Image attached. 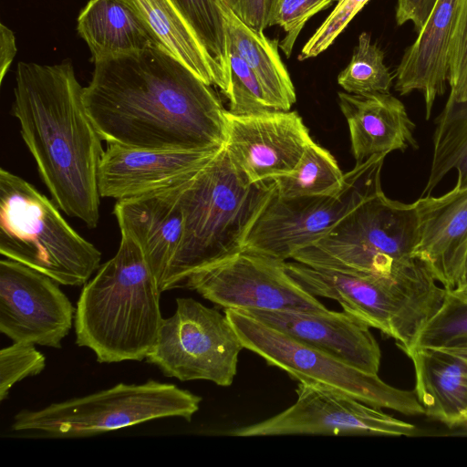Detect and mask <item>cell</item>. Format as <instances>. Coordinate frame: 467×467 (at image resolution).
<instances>
[{
	"mask_svg": "<svg viewBox=\"0 0 467 467\" xmlns=\"http://www.w3.org/2000/svg\"><path fill=\"white\" fill-rule=\"evenodd\" d=\"M94 66L83 98L107 144L146 150L224 146L227 110L211 85L165 50L152 45Z\"/></svg>",
	"mask_w": 467,
	"mask_h": 467,
	"instance_id": "1",
	"label": "cell"
},
{
	"mask_svg": "<svg viewBox=\"0 0 467 467\" xmlns=\"http://www.w3.org/2000/svg\"><path fill=\"white\" fill-rule=\"evenodd\" d=\"M83 94L70 61L18 62L12 114L53 201L93 229L99 220L98 171L104 150Z\"/></svg>",
	"mask_w": 467,
	"mask_h": 467,
	"instance_id": "2",
	"label": "cell"
},
{
	"mask_svg": "<svg viewBox=\"0 0 467 467\" xmlns=\"http://www.w3.org/2000/svg\"><path fill=\"white\" fill-rule=\"evenodd\" d=\"M120 234L115 255L84 285L74 318L77 345L100 363L146 358L163 321L158 280L139 244Z\"/></svg>",
	"mask_w": 467,
	"mask_h": 467,
	"instance_id": "3",
	"label": "cell"
},
{
	"mask_svg": "<svg viewBox=\"0 0 467 467\" xmlns=\"http://www.w3.org/2000/svg\"><path fill=\"white\" fill-rule=\"evenodd\" d=\"M274 190V180L246 184L223 146L182 193L183 236L161 292L182 286L193 272L243 250Z\"/></svg>",
	"mask_w": 467,
	"mask_h": 467,
	"instance_id": "4",
	"label": "cell"
},
{
	"mask_svg": "<svg viewBox=\"0 0 467 467\" xmlns=\"http://www.w3.org/2000/svg\"><path fill=\"white\" fill-rule=\"evenodd\" d=\"M0 253L63 285H85L101 253L25 179L0 170Z\"/></svg>",
	"mask_w": 467,
	"mask_h": 467,
	"instance_id": "5",
	"label": "cell"
},
{
	"mask_svg": "<svg viewBox=\"0 0 467 467\" xmlns=\"http://www.w3.org/2000/svg\"><path fill=\"white\" fill-rule=\"evenodd\" d=\"M201 401L200 396L171 383H119L43 409L22 410L15 415L12 430L42 438H85L161 418L191 421Z\"/></svg>",
	"mask_w": 467,
	"mask_h": 467,
	"instance_id": "6",
	"label": "cell"
},
{
	"mask_svg": "<svg viewBox=\"0 0 467 467\" xmlns=\"http://www.w3.org/2000/svg\"><path fill=\"white\" fill-rule=\"evenodd\" d=\"M306 292L337 301L345 313L395 339L405 353L442 304L447 289L431 274L406 280H382L342 271L285 263Z\"/></svg>",
	"mask_w": 467,
	"mask_h": 467,
	"instance_id": "7",
	"label": "cell"
},
{
	"mask_svg": "<svg viewBox=\"0 0 467 467\" xmlns=\"http://www.w3.org/2000/svg\"><path fill=\"white\" fill-rule=\"evenodd\" d=\"M244 348L270 366L285 371L298 382L315 383L348 395L379 409L400 413L424 414L414 389L405 390L383 381L332 355L301 343L250 315L224 309Z\"/></svg>",
	"mask_w": 467,
	"mask_h": 467,
	"instance_id": "8",
	"label": "cell"
},
{
	"mask_svg": "<svg viewBox=\"0 0 467 467\" xmlns=\"http://www.w3.org/2000/svg\"><path fill=\"white\" fill-rule=\"evenodd\" d=\"M385 157L375 155L356 164L346 174V185L337 195L286 198L279 196L275 189L252 225L243 249L281 261L291 259L381 190Z\"/></svg>",
	"mask_w": 467,
	"mask_h": 467,
	"instance_id": "9",
	"label": "cell"
},
{
	"mask_svg": "<svg viewBox=\"0 0 467 467\" xmlns=\"http://www.w3.org/2000/svg\"><path fill=\"white\" fill-rule=\"evenodd\" d=\"M243 348L225 314L193 298L179 297L174 314L163 318L146 359L166 377L181 381L209 380L228 387L237 373Z\"/></svg>",
	"mask_w": 467,
	"mask_h": 467,
	"instance_id": "10",
	"label": "cell"
},
{
	"mask_svg": "<svg viewBox=\"0 0 467 467\" xmlns=\"http://www.w3.org/2000/svg\"><path fill=\"white\" fill-rule=\"evenodd\" d=\"M285 263L243 249L193 272L183 285L224 309L327 311L290 276Z\"/></svg>",
	"mask_w": 467,
	"mask_h": 467,
	"instance_id": "11",
	"label": "cell"
},
{
	"mask_svg": "<svg viewBox=\"0 0 467 467\" xmlns=\"http://www.w3.org/2000/svg\"><path fill=\"white\" fill-rule=\"evenodd\" d=\"M296 402L263 421L231 430L230 436L381 435L413 436L414 425L348 395L315 383L298 382Z\"/></svg>",
	"mask_w": 467,
	"mask_h": 467,
	"instance_id": "12",
	"label": "cell"
},
{
	"mask_svg": "<svg viewBox=\"0 0 467 467\" xmlns=\"http://www.w3.org/2000/svg\"><path fill=\"white\" fill-rule=\"evenodd\" d=\"M49 276L11 259L0 261V331L13 342L61 348L76 308Z\"/></svg>",
	"mask_w": 467,
	"mask_h": 467,
	"instance_id": "13",
	"label": "cell"
},
{
	"mask_svg": "<svg viewBox=\"0 0 467 467\" xmlns=\"http://www.w3.org/2000/svg\"><path fill=\"white\" fill-rule=\"evenodd\" d=\"M310 140L296 111L272 109L246 115L226 111L224 148L246 184L293 173Z\"/></svg>",
	"mask_w": 467,
	"mask_h": 467,
	"instance_id": "14",
	"label": "cell"
},
{
	"mask_svg": "<svg viewBox=\"0 0 467 467\" xmlns=\"http://www.w3.org/2000/svg\"><path fill=\"white\" fill-rule=\"evenodd\" d=\"M418 234L414 203L391 200L380 190L307 247L324 253L379 254L410 260L415 259Z\"/></svg>",
	"mask_w": 467,
	"mask_h": 467,
	"instance_id": "15",
	"label": "cell"
},
{
	"mask_svg": "<svg viewBox=\"0 0 467 467\" xmlns=\"http://www.w3.org/2000/svg\"><path fill=\"white\" fill-rule=\"evenodd\" d=\"M221 149L146 150L109 143L99 166V194L119 201L178 185L195 177Z\"/></svg>",
	"mask_w": 467,
	"mask_h": 467,
	"instance_id": "16",
	"label": "cell"
},
{
	"mask_svg": "<svg viewBox=\"0 0 467 467\" xmlns=\"http://www.w3.org/2000/svg\"><path fill=\"white\" fill-rule=\"evenodd\" d=\"M239 310L363 371L379 372L381 352L369 327L345 312Z\"/></svg>",
	"mask_w": 467,
	"mask_h": 467,
	"instance_id": "17",
	"label": "cell"
},
{
	"mask_svg": "<svg viewBox=\"0 0 467 467\" xmlns=\"http://www.w3.org/2000/svg\"><path fill=\"white\" fill-rule=\"evenodd\" d=\"M413 203L419 223L414 257L444 288L454 290L462 282L467 254V187L422 195Z\"/></svg>",
	"mask_w": 467,
	"mask_h": 467,
	"instance_id": "18",
	"label": "cell"
},
{
	"mask_svg": "<svg viewBox=\"0 0 467 467\" xmlns=\"http://www.w3.org/2000/svg\"><path fill=\"white\" fill-rule=\"evenodd\" d=\"M192 179L145 195L119 200L114 205L113 213L120 233L139 244L161 288L182 243V196Z\"/></svg>",
	"mask_w": 467,
	"mask_h": 467,
	"instance_id": "19",
	"label": "cell"
},
{
	"mask_svg": "<svg viewBox=\"0 0 467 467\" xmlns=\"http://www.w3.org/2000/svg\"><path fill=\"white\" fill-rule=\"evenodd\" d=\"M462 0H437L415 41L405 50L396 72L400 95L422 92L426 119L446 90L450 44Z\"/></svg>",
	"mask_w": 467,
	"mask_h": 467,
	"instance_id": "20",
	"label": "cell"
},
{
	"mask_svg": "<svg viewBox=\"0 0 467 467\" xmlns=\"http://www.w3.org/2000/svg\"><path fill=\"white\" fill-rule=\"evenodd\" d=\"M338 103L348 126L356 164L375 155L417 148L415 124L403 103L389 92H339Z\"/></svg>",
	"mask_w": 467,
	"mask_h": 467,
	"instance_id": "21",
	"label": "cell"
},
{
	"mask_svg": "<svg viewBox=\"0 0 467 467\" xmlns=\"http://www.w3.org/2000/svg\"><path fill=\"white\" fill-rule=\"evenodd\" d=\"M140 18L155 45L186 66L203 82L224 96L230 78L210 55L171 0H122Z\"/></svg>",
	"mask_w": 467,
	"mask_h": 467,
	"instance_id": "22",
	"label": "cell"
},
{
	"mask_svg": "<svg viewBox=\"0 0 467 467\" xmlns=\"http://www.w3.org/2000/svg\"><path fill=\"white\" fill-rule=\"evenodd\" d=\"M415 393L424 414L456 427L467 410V361L441 348H411Z\"/></svg>",
	"mask_w": 467,
	"mask_h": 467,
	"instance_id": "23",
	"label": "cell"
},
{
	"mask_svg": "<svg viewBox=\"0 0 467 467\" xmlns=\"http://www.w3.org/2000/svg\"><path fill=\"white\" fill-rule=\"evenodd\" d=\"M77 28L94 63L155 45L140 18L122 0H89L78 17Z\"/></svg>",
	"mask_w": 467,
	"mask_h": 467,
	"instance_id": "24",
	"label": "cell"
},
{
	"mask_svg": "<svg viewBox=\"0 0 467 467\" xmlns=\"http://www.w3.org/2000/svg\"><path fill=\"white\" fill-rule=\"evenodd\" d=\"M229 47L246 63L259 82L268 104L277 110H289L296 101L295 87L283 63L278 38L270 39L263 31L242 22L219 1Z\"/></svg>",
	"mask_w": 467,
	"mask_h": 467,
	"instance_id": "25",
	"label": "cell"
},
{
	"mask_svg": "<svg viewBox=\"0 0 467 467\" xmlns=\"http://www.w3.org/2000/svg\"><path fill=\"white\" fill-rule=\"evenodd\" d=\"M430 175L422 195H429L451 170L456 186L467 187V100H447L436 119Z\"/></svg>",
	"mask_w": 467,
	"mask_h": 467,
	"instance_id": "26",
	"label": "cell"
},
{
	"mask_svg": "<svg viewBox=\"0 0 467 467\" xmlns=\"http://www.w3.org/2000/svg\"><path fill=\"white\" fill-rule=\"evenodd\" d=\"M274 182L275 192L281 197L330 196L344 189L346 174L333 155L312 140L296 171L275 179Z\"/></svg>",
	"mask_w": 467,
	"mask_h": 467,
	"instance_id": "27",
	"label": "cell"
},
{
	"mask_svg": "<svg viewBox=\"0 0 467 467\" xmlns=\"http://www.w3.org/2000/svg\"><path fill=\"white\" fill-rule=\"evenodd\" d=\"M392 79L384 52L369 34L361 33L348 65L337 76L338 85L350 94L388 93Z\"/></svg>",
	"mask_w": 467,
	"mask_h": 467,
	"instance_id": "28",
	"label": "cell"
},
{
	"mask_svg": "<svg viewBox=\"0 0 467 467\" xmlns=\"http://www.w3.org/2000/svg\"><path fill=\"white\" fill-rule=\"evenodd\" d=\"M466 345L467 296L447 289L442 304L421 327L411 348L449 349Z\"/></svg>",
	"mask_w": 467,
	"mask_h": 467,
	"instance_id": "29",
	"label": "cell"
},
{
	"mask_svg": "<svg viewBox=\"0 0 467 467\" xmlns=\"http://www.w3.org/2000/svg\"><path fill=\"white\" fill-rule=\"evenodd\" d=\"M210 55L231 78L229 40L219 0H171Z\"/></svg>",
	"mask_w": 467,
	"mask_h": 467,
	"instance_id": "30",
	"label": "cell"
},
{
	"mask_svg": "<svg viewBox=\"0 0 467 467\" xmlns=\"http://www.w3.org/2000/svg\"><path fill=\"white\" fill-rule=\"evenodd\" d=\"M230 88L225 96L229 100V112L246 115L274 109L265 99L262 88L246 63L231 47Z\"/></svg>",
	"mask_w": 467,
	"mask_h": 467,
	"instance_id": "31",
	"label": "cell"
},
{
	"mask_svg": "<svg viewBox=\"0 0 467 467\" xmlns=\"http://www.w3.org/2000/svg\"><path fill=\"white\" fill-rule=\"evenodd\" d=\"M46 367L45 356L35 345L16 343L0 350V400L11 388L26 377L40 374Z\"/></svg>",
	"mask_w": 467,
	"mask_h": 467,
	"instance_id": "32",
	"label": "cell"
},
{
	"mask_svg": "<svg viewBox=\"0 0 467 467\" xmlns=\"http://www.w3.org/2000/svg\"><path fill=\"white\" fill-rule=\"evenodd\" d=\"M369 0H338L337 5L303 47L299 60L315 57L330 47Z\"/></svg>",
	"mask_w": 467,
	"mask_h": 467,
	"instance_id": "33",
	"label": "cell"
},
{
	"mask_svg": "<svg viewBox=\"0 0 467 467\" xmlns=\"http://www.w3.org/2000/svg\"><path fill=\"white\" fill-rule=\"evenodd\" d=\"M449 100H467V0H462L449 50Z\"/></svg>",
	"mask_w": 467,
	"mask_h": 467,
	"instance_id": "34",
	"label": "cell"
},
{
	"mask_svg": "<svg viewBox=\"0 0 467 467\" xmlns=\"http://www.w3.org/2000/svg\"><path fill=\"white\" fill-rule=\"evenodd\" d=\"M333 0H279L275 25H279L285 36L279 43L286 57H290L295 42L307 20L327 8Z\"/></svg>",
	"mask_w": 467,
	"mask_h": 467,
	"instance_id": "35",
	"label": "cell"
},
{
	"mask_svg": "<svg viewBox=\"0 0 467 467\" xmlns=\"http://www.w3.org/2000/svg\"><path fill=\"white\" fill-rule=\"evenodd\" d=\"M248 26L263 31L275 25L279 0H219Z\"/></svg>",
	"mask_w": 467,
	"mask_h": 467,
	"instance_id": "36",
	"label": "cell"
},
{
	"mask_svg": "<svg viewBox=\"0 0 467 467\" xmlns=\"http://www.w3.org/2000/svg\"><path fill=\"white\" fill-rule=\"evenodd\" d=\"M437 0H398L396 21L399 26L413 24L417 33L420 31Z\"/></svg>",
	"mask_w": 467,
	"mask_h": 467,
	"instance_id": "37",
	"label": "cell"
},
{
	"mask_svg": "<svg viewBox=\"0 0 467 467\" xmlns=\"http://www.w3.org/2000/svg\"><path fill=\"white\" fill-rule=\"evenodd\" d=\"M16 54V36L14 32L0 24V82L2 83L5 75L9 70Z\"/></svg>",
	"mask_w": 467,
	"mask_h": 467,
	"instance_id": "38",
	"label": "cell"
},
{
	"mask_svg": "<svg viewBox=\"0 0 467 467\" xmlns=\"http://www.w3.org/2000/svg\"><path fill=\"white\" fill-rule=\"evenodd\" d=\"M462 359H464L465 361H467V345L466 346H462V347H459V348H449V349H444Z\"/></svg>",
	"mask_w": 467,
	"mask_h": 467,
	"instance_id": "39",
	"label": "cell"
},
{
	"mask_svg": "<svg viewBox=\"0 0 467 467\" xmlns=\"http://www.w3.org/2000/svg\"><path fill=\"white\" fill-rule=\"evenodd\" d=\"M454 292L467 296V282H465L463 285H462L460 287L453 290Z\"/></svg>",
	"mask_w": 467,
	"mask_h": 467,
	"instance_id": "40",
	"label": "cell"
},
{
	"mask_svg": "<svg viewBox=\"0 0 467 467\" xmlns=\"http://www.w3.org/2000/svg\"><path fill=\"white\" fill-rule=\"evenodd\" d=\"M457 426H467V410L461 416Z\"/></svg>",
	"mask_w": 467,
	"mask_h": 467,
	"instance_id": "41",
	"label": "cell"
},
{
	"mask_svg": "<svg viewBox=\"0 0 467 467\" xmlns=\"http://www.w3.org/2000/svg\"><path fill=\"white\" fill-rule=\"evenodd\" d=\"M465 282H467V254H466V258H465V262H464L463 273H462V282L461 285H463Z\"/></svg>",
	"mask_w": 467,
	"mask_h": 467,
	"instance_id": "42",
	"label": "cell"
}]
</instances>
